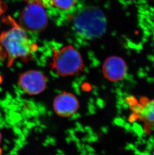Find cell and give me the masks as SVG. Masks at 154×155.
<instances>
[{
  "label": "cell",
  "instance_id": "cell-11",
  "mask_svg": "<svg viewBox=\"0 0 154 155\" xmlns=\"http://www.w3.org/2000/svg\"><path fill=\"white\" fill-rule=\"evenodd\" d=\"M2 141V135L1 133V132H0V144H1V143Z\"/></svg>",
  "mask_w": 154,
  "mask_h": 155
},
{
  "label": "cell",
  "instance_id": "cell-8",
  "mask_svg": "<svg viewBox=\"0 0 154 155\" xmlns=\"http://www.w3.org/2000/svg\"><path fill=\"white\" fill-rule=\"evenodd\" d=\"M144 104L143 105L133 104V110L140 119L154 123V99Z\"/></svg>",
  "mask_w": 154,
  "mask_h": 155
},
{
  "label": "cell",
  "instance_id": "cell-13",
  "mask_svg": "<svg viewBox=\"0 0 154 155\" xmlns=\"http://www.w3.org/2000/svg\"><path fill=\"white\" fill-rule=\"evenodd\" d=\"M129 1H136V0H129Z\"/></svg>",
  "mask_w": 154,
  "mask_h": 155
},
{
  "label": "cell",
  "instance_id": "cell-9",
  "mask_svg": "<svg viewBox=\"0 0 154 155\" xmlns=\"http://www.w3.org/2000/svg\"><path fill=\"white\" fill-rule=\"evenodd\" d=\"M76 2L77 0H52V7L62 11L70 10L74 7Z\"/></svg>",
  "mask_w": 154,
  "mask_h": 155
},
{
  "label": "cell",
  "instance_id": "cell-1",
  "mask_svg": "<svg viewBox=\"0 0 154 155\" xmlns=\"http://www.w3.org/2000/svg\"><path fill=\"white\" fill-rule=\"evenodd\" d=\"M11 25L0 34V47L8 58V66H12L18 58L27 59L37 50V46L28 38L26 32L12 18H8Z\"/></svg>",
  "mask_w": 154,
  "mask_h": 155
},
{
  "label": "cell",
  "instance_id": "cell-3",
  "mask_svg": "<svg viewBox=\"0 0 154 155\" xmlns=\"http://www.w3.org/2000/svg\"><path fill=\"white\" fill-rule=\"evenodd\" d=\"M51 68L61 76L66 77L83 71L85 65L81 55L73 46L54 50Z\"/></svg>",
  "mask_w": 154,
  "mask_h": 155
},
{
  "label": "cell",
  "instance_id": "cell-10",
  "mask_svg": "<svg viewBox=\"0 0 154 155\" xmlns=\"http://www.w3.org/2000/svg\"><path fill=\"white\" fill-rule=\"evenodd\" d=\"M7 9V7L4 2L0 0V16L2 15Z\"/></svg>",
  "mask_w": 154,
  "mask_h": 155
},
{
  "label": "cell",
  "instance_id": "cell-5",
  "mask_svg": "<svg viewBox=\"0 0 154 155\" xmlns=\"http://www.w3.org/2000/svg\"><path fill=\"white\" fill-rule=\"evenodd\" d=\"M19 85L22 90L29 95H37L43 92L46 88L47 78L36 70H29L19 76Z\"/></svg>",
  "mask_w": 154,
  "mask_h": 155
},
{
  "label": "cell",
  "instance_id": "cell-7",
  "mask_svg": "<svg viewBox=\"0 0 154 155\" xmlns=\"http://www.w3.org/2000/svg\"><path fill=\"white\" fill-rule=\"evenodd\" d=\"M127 66L121 57L112 56L105 60L102 66V71L106 79L111 81H121L125 77Z\"/></svg>",
  "mask_w": 154,
  "mask_h": 155
},
{
  "label": "cell",
  "instance_id": "cell-2",
  "mask_svg": "<svg viewBox=\"0 0 154 155\" xmlns=\"http://www.w3.org/2000/svg\"><path fill=\"white\" fill-rule=\"evenodd\" d=\"M71 19L73 30L82 39H99L106 31L107 22L105 14L95 6L85 5L79 8Z\"/></svg>",
  "mask_w": 154,
  "mask_h": 155
},
{
  "label": "cell",
  "instance_id": "cell-12",
  "mask_svg": "<svg viewBox=\"0 0 154 155\" xmlns=\"http://www.w3.org/2000/svg\"><path fill=\"white\" fill-rule=\"evenodd\" d=\"M1 150L0 149V154H1Z\"/></svg>",
  "mask_w": 154,
  "mask_h": 155
},
{
  "label": "cell",
  "instance_id": "cell-6",
  "mask_svg": "<svg viewBox=\"0 0 154 155\" xmlns=\"http://www.w3.org/2000/svg\"><path fill=\"white\" fill-rule=\"evenodd\" d=\"M80 107L76 96L70 92L64 91L54 99L53 108L56 114L61 117H69L78 111Z\"/></svg>",
  "mask_w": 154,
  "mask_h": 155
},
{
  "label": "cell",
  "instance_id": "cell-4",
  "mask_svg": "<svg viewBox=\"0 0 154 155\" xmlns=\"http://www.w3.org/2000/svg\"><path fill=\"white\" fill-rule=\"evenodd\" d=\"M20 26L25 31L39 32L44 30L48 17L44 6L37 2H30L23 9L19 18Z\"/></svg>",
  "mask_w": 154,
  "mask_h": 155
}]
</instances>
